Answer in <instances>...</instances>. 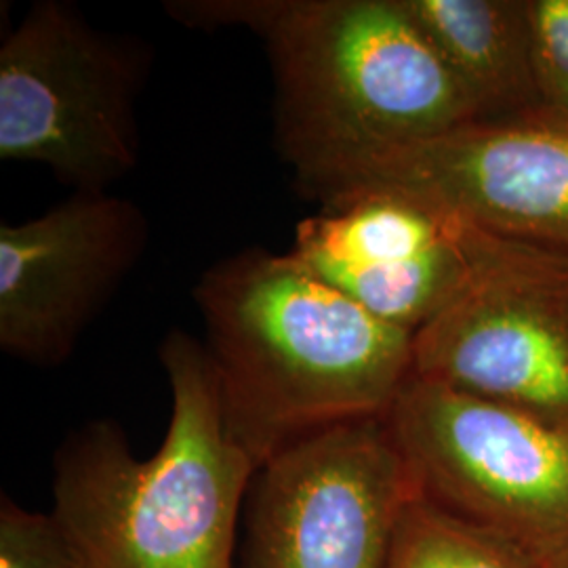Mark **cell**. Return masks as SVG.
Returning a JSON list of instances; mask_svg holds the SVG:
<instances>
[{"mask_svg": "<svg viewBox=\"0 0 568 568\" xmlns=\"http://www.w3.org/2000/svg\"><path fill=\"white\" fill-rule=\"evenodd\" d=\"M192 28H246L274 74V131L305 196L323 203L366 166L478 112L403 0L166 4Z\"/></svg>", "mask_w": 568, "mask_h": 568, "instance_id": "obj_1", "label": "cell"}, {"mask_svg": "<svg viewBox=\"0 0 568 568\" xmlns=\"http://www.w3.org/2000/svg\"><path fill=\"white\" fill-rule=\"evenodd\" d=\"M225 424L257 469L326 427L384 419L413 377L415 335L366 312L291 251L262 246L194 286Z\"/></svg>", "mask_w": 568, "mask_h": 568, "instance_id": "obj_2", "label": "cell"}, {"mask_svg": "<svg viewBox=\"0 0 568 568\" xmlns=\"http://www.w3.org/2000/svg\"><path fill=\"white\" fill-rule=\"evenodd\" d=\"M159 358L171 387L163 445L138 459L112 419L72 429L55 450L53 514L89 568H232L257 466L227 429L204 342L171 328Z\"/></svg>", "mask_w": 568, "mask_h": 568, "instance_id": "obj_3", "label": "cell"}, {"mask_svg": "<svg viewBox=\"0 0 568 568\" xmlns=\"http://www.w3.org/2000/svg\"><path fill=\"white\" fill-rule=\"evenodd\" d=\"M148 44L39 0L0 47V159L51 169L77 192H110L140 161Z\"/></svg>", "mask_w": 568, "mask_h": 568, "instance_id": "obj_4", "label": "cell"}, {"mask_svg": "<svg viewBox=\"0 0 568 568\" xmlns=\"http://www.w3.org/2000/svg\"><path fill=\"white\" fill-rule=\"evenodd\" d=\"M386 422L427 501L568 568L567 426L419 377Z\"/></svg>", "mask_w": 568, "mask_h": 568, "instance_id": "obj_5", "label": "cell"}, {"mask_svg": "<svg viewBox=\"0 0 568 568\" xmlns=\"http://www.w3.org/2000/svg\"><path fill=\"white\" fill-rule=\"evenodd\" d=\"M419 495L386 417L326 427L255 471L243 568H386Z\"/></svg>", "mask_w": 568, "mask_h": 568, "instance_id": "obj_6", "label": "cell"}, {"mask_svg": "<svg viewBox=\"0 0 568 568\" xmlns=\"http://www.w3.org/2000/svg\"><path fill=\"white\" fill-rule=\"evenodd\" d=\"M413 377L568 427V255L495 236L415 333Z\"/></svg>", "mask_w": 568, "mask_h": 568, "instance_id": "obj_7", "label": "cell"}, {"mask_svg": "<svg viewBox=\"0 0 568 568\" xmlns=\"http://www.w3.org/2000/svg\"><path fill=\"white\" fill-rule=\"evenodd\" d=\"M365 187L405 192L490 236L568 255V116L539 108L467 122L387 154L323 203Z\"/></svg>", "mask_w": 568, "mask_h": 568, "instance_id": "obj_8", "label": "cell"}, {"mask_svg": "<svg viewBox=\"0 0 568 568\" xmlns=\"http://www.w3.org/2000/svg\"><path fill=\"white\" fill-rule=\"evenodd\" d=\"M493 241L436 204L365 187L300 222L291 253L379 321L415 335L464 291Z\"/></svg>", "mask_w": 568, "mask_h": 568, "instance_id": "obj_9", "label": "cell"}, {"mask_svg": "<svg viewBox=\"0 0 568 568\" xmlns=\"http://www.w3.org/2000/svg\"><path fill=\"white\" fill-rule=\"evenodd\" d=\"M142 206L77 192L41 217L0 225V347L58 366L148 246Z\"/></svg>", "mask_w": 568, "mask_h": 568, "instance_id": "obj_10", "label": "cell"}, {"mask_svg": "<svg viewBox=\"0 0 568 568\" xmlns=\"http://www.w3.org/2000/svg\"><path fill=\"white\" fill-rule=\"evenodd\" d=\"M478 119L544 108L532 72L528 0H403Z\"/></svg>", "mask_w": 568, "mask_h": 568, "instance_id": "obj_11", "label": "cell"}, {"mask_svg": "<svg viewBox=\"0 0 568 568\" xmlns=\"http://www.w3.org/2000/svg\"><path fill=\"white\" fill-rule=\"evenodd\" d=\"M386 568H541L485 528L419 495L398 525Z\"/></svg>", "mask_w": 568, "mask_h": 568, "instance_id": "obj_12", "label": "cell"}, {"mask_svg": "<svg viewBox=\"0 0 568 568\" xmlns=\"http://www.w3.org/2000/svg\"><path fill=\"white\" fill-rule=\"evenodd\" d=\"M0 568H89L58 516L0 499Z\"/></svg>", "mask_w": 568, "mask_h": 568, "instance_id": "obj_13", "label": "cell"}, {"mask_svg": "<svg viewBox=\"0 0 568 568\" xmlns=\"http://www.w3.org/2000/svg\"><path fill=\"white\" fill-rule=\"evenodd\" d=\"M528 26L541 105L568 116V0H528Z\"/></svg>", "mask_w": 568, "mask_h": 568, "instance_id": "obj_14", "label": "cell"}]
</instances>
